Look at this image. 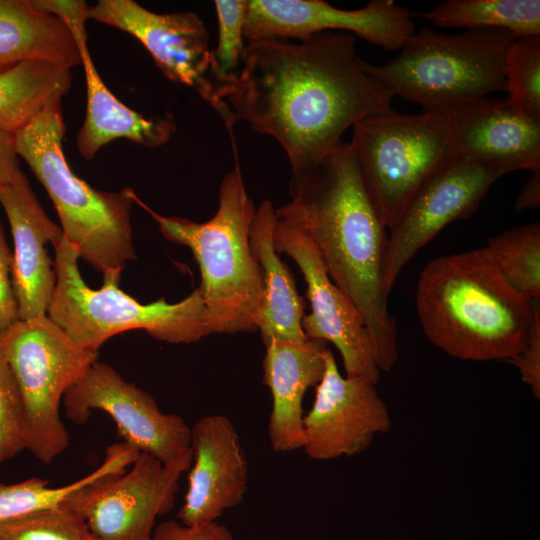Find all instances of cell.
I'll list each match as a JSON object with an SVG mask.
<instances>
[{
    "instance_id": "cell-6",
    "label": "cell",
    "mask_w": 540,
    "mask_h": 540,
    "mask_svg": "<svg viewBox=\"0 0 540 540\" xmlns=\"http://www.w3.org/2000/svg\"><path fill=\"white\" fill-rule=\"evenodd\" d=\"M515 38L502 29L446 34L424 28L388 63L363 60V66L392 97L416 103L424 112L451 114L467 102L506 90L505 57Z\"/></svg>"
},
{
    "instance_id": "cell-19",
    "label": "cell",
    "mask_w": 540,
    "mask_h": 540,
    "mask_svg": "<svg viewBox=\"0 0 540 540\" xmlns=\"http://www.w3.org/2000/svg\"><path fill=\"white\" fill-rule=\"evenodd\" d=\"M0 204L13 236L11 277L19 318L46 316L56 284L47 245L57 244L63 237L62 230L46 214L21 170L0 188Z\"/></svg>"
},
{
    "instance_id": "cell-4",
    "label": "cell",
    "mask_w": 540,
    "mask_h": 540,
    "mask_svg": "<svg viewBox=\"0 0 540 540\" xmlns=\"http://www.w3.org/2000/svg\"><path fill=\"white\" fill-rule=\"evenodd\" d=\"M132 198L155 220L164 238L191 250L200 269L199 288L209 333L258 331L263 277L249 239L256 208L240 167L236 165L222 179L218 209L203 223L162 216L134 191Z\"/></svg>"
},
{
    "instance_id": "cell-28",
    "label": "cell",
    "mask_w": 540,
    "mask_h": 540,
    "mask_svg": "<svg viewBox=\"0 0 540 540\" xmlns=\"http://www.w3.org/2000/svg\"><path fill=\"white\" fill-rule=\"evenodd\" d=\"M504 77L512 108L540 123V35L515 38L506 53Z\"/></svg>"
},
{
    "instance_id": "cell-31",
    "label": "cell",
    "mask_w": 540,
    "mask_h": 540,
    "mask_svg": "<svg viewBox=\"0 0 540 540\" xmlns=\"http://www.w3.org/2000/svg\"><path fill=\"white\" fill-rule=\"evenodd\" d=\"M26 449L22 397L0 342V463Z\"/></svg>"
},
{
    "instance_id": "cell-7",
    "label": "cell",
    "mask_w": 540,
    "mask_h": 540,
    "mask_svg": "<svg viewBox=\"0 0 540 540\" xmlns=\"http://www.w3.org/2000/svg\"><path fill=\"white\" fill-rule=\"evenodd\" d=\"M53 247L56 284L47 315L76 344L98 352L108 339L130 330L177 344L210 334L199 287L177 303L161 298L142 304L120 289L121 273L103 275L101 288L91 289L80 274L78 251L64 236Z\"/></svg>"
},
{
    "instance_id": "cell-13",
    "label": "cell",
    "mask_w": 540,
    "mask_h": 540,
    "mask_svg": "<svg viewBox=\"0 0 540 540\" xmlns=\"http://www.w3.org/2000/svg\"><path fill=\"white\" fill-rule=\"evenodd\" d=\"M180 473L140 453L129 471L102 475L78 489L65 509L101 540H152L156 518L176 501Z\"/></svg>"
},
{
    "instance_id": "cell-15",
    "label": "cell",
    "mask_w": 540,
    "mask_h": 540,
    "mask_svg": "<svg viewBox=\"0 0 540 540\" xmlns=\"http://www.w3.org/2000/svg\"><path fill=\"white\" fill-rule=\"evenodd\" d=\"M415 31L412 14L394 0H371L354 10L323 0H248L244 37L247 42L305 40L321 32H346L394 51Z\"/></svg>"
},
{
    "instance_id": "cell-1",
    "label": "cell",
    "mask_w": 540,
    "mask_h": 540,
    "mask_svg": "<svg viewBox=\"0 0 540 540\" xmlns=\"http://www.w3.org/2000/svg\"><path fill=\"white\" fill-rule=\"evenodd\" d=\"M392 96L364 69L355 36L321 32L247 42L225 101L236 121L274 138L292 174L318 165L356 122L391 107Z\"/></svg>"
},
{
    "instance_id": "cell-8",
    "label": "cell",
    "mask_w": 540,
    "mask_h": 540,
    "mask_svg": "<svg viewBox=\"0 0 540 540\" xmlns=\"http://www.w3.org/2000/svg\"><path fill=\"white\" fill-rule=\"evenodd\" d=\"M352 127L363 181L388 229L427 179L460 158L450 114L390 109Z\"/></svg>"
},
{
    "instance_id": "cell-22",
    "label": "cell",
    "mask_w": 540,
    "mask_h": 540,
    "mask_svg": "<svg viewBox=\"0 0 540 540\" xmlns=\"http://www.w3.org/2000/svg\"><path fill=\"white\" fill-rule=\"evenodd\" d=\"M276 221L272 202L262 201L256 208L249 236L252 253L263 277L258 331L265 346L274 341L303 342L307 339L301 325L305 303L274 245Z\"/></svg>"
},
{
    "instance_id": "cell-21",
    "label": "cell",
    "mask_w": 540,
    "mask_h": 540,
    "mask_svg": "<svg viewBox=\"0 0 540 540\" xmlns=\"http://www.w3.org/2000/svg\"><path fill=\"white\" fill-rule=\"evenodd\" d=\"M265 347L263 383L272 396L269 442L275 452L295 451L304 444L303 399L324 375L327 343L307 338L303 342L274 341Z\"/></svg>"
},
{
    "instance_id": "cell-18",
    "label": "cell",
    "mask_w": 540,
    "mask_h": 540,
    "mask_svg": "<svg viewBox=\"0 0 540 540\" xmlns=\"http://www.w3.org/2000/svg\"><path fill=\"white\" fill-rule=\"evenodd\" d=\"M192 464L177 518L184 525L217 521L244 500L248 463L239 435L222 414L205 415L191 427Z\"/></svg>"
},
{
    "instance_id": "cell-11",
    "label": "cell",
    "mask_w": 540,
    "mask_h": 540,
    "mask_svg": "<svg viewBox=\"0 0 540 540\" xmlns=\"http://www.w3.org/2000/svg\"><path fill=\"white\" fill-rule=\"evenodd\" d=\"M87 17L139 40L168 79L193 89L218 113L233 139L237 121L215 84L209 34L197 14H160L134 0H99L89 5Z\"/></svg>"
},
{
    "instance_id": "cell-12",
    "label": "cell",
    "mask_w": 540,
    "mask_h": 540,
    "mask_svg": "<svg viewBox=\"0 0 540 540\" xmlns=\"http://www.w3.org/2000/svg\"><path fill=\"white\" fill-rule=\"evenodd\" d=\"M515 170L519 168L511 163L458 158L427 179L389 228L384 267L387 293L420 249L451 222L473 214L490 187Z\"/></svg>"
},
{
    "instance_id": "cell-23",
    "label": "cell",
    "mask_w": 540,
    "mask_h": 540,
    "mask_svg": "<svg viewBox=\"0 0 540 540\" xmlns=\"http://www.w3.org/2000/svg\"><path fill=\"white\" fill-rule=\"evenodd\" d=\"M34 60L71 69L81 64L76 42L61 19L35 0H0V72Z\"/></svg>"
},
{
    "instance_id": "cell-24",
    "label": "cell",
    "mask_w": 540,
    "mask_h": 540,
    "mask_svg": "<svg viewBox=\"0 0 540 540\" xmlns=\"http://www.w3.org/2000/svg\"><path fill=\"white\" fill-rule=\"evenodd\" d=\"M71 79V68L37 60L0 72V129L15 134L46 107L61 101Z\"/></svg>"
},
{
    "instance_id": "cell-2",
    "label": "cell",
    "mask_w": 540,
    "mask_h": 540,
    "mask_svg": "<svg viewBox=\"0 0 540 540\" xmlns=\"http://www.w3.org/2000/svg\"><path fill=\"white\" fill-rule=\"evenodd\" d=\"M291 199L276 217L313 242L332 282L362 315L380 371L398 359L397 327L388 310L384 267L388 232L363 181L351 142H339L314 168L291 174Z\"/></svg>"
},
{
    "instance_id": "cell-25",
    "label": "cell",
    "mask_w": 540,
    "mask_h": 540,
    "mask_svg": "<svg viewBox=\"0 0 540 540\" xmlns=\"http://www.w3.org/2000/svg\"><path fill=\"white\" fill-rule=\"evenodd\" d=\"M418 16L441 28L502 29L540 35L539 0H446Z\"/></svg>"
},
{
    "instance_id": "cell-37",
    "label": "cell",
    "mask_w": 540,
    "mask_h": 540,
    "mask_svg": "<svg viewBox=\"0 0 540 540\" xmlns=\"http://www.w3.org/2000/svg\"><path fill=\"white\" fill-rule=\"evenodd\" d=\"M87 540H101V539H99V538L93 536L92 534H90V535L88 536Z\"/></svg>"
},
{
    "instance_id": "cell-5",
    "label": "cell",
    "mask_w": 540,
    "mask_h": 540,
    "mask_svg": "<svg viewBox=\"0 0 540 540\" xmlns=\"http://www.w3.org/2000/svg\"><path fill=\"white\" fill-rule=\"evenodd\" d=\"M64 133L61 101H57L14 134L17 155L45 188L63 236L79 258L102 276L121 273L136 259L130 217L133 190L99 191L75 175L63 152Z\"/></svg>"
},
{
    "instance_id": "cell-29",
    "label": "cell",
    "mask_w": 540,
    "mask_h": 540,
    "mask_svg": "<svg viewBox=\"0 0 540 540\" xmlns=\"http://www.w3.org/2000/svg\"><path fill=\"white\" fill-rule=\"evenodd\" d=\"M218 41L213 50L214 81L225 100L240 69L247 43L244 26L248 0H216Z\"/></svg>"
},
{
    "instance_id": "cell-27",
    "label": "cell",
    "mask_w": 540,
    "mask_h": 540,
    "mask_svg": "<svg viewBox=\"0 0 540 540\" xmlns=\"http://www.w3.org/2000/svg\"><path fill=\"white\" fill-rule=\"evenodd\" d=\"M485 249L506 280L534 302L540 299V224L507 229L487 240Z\"/></svg>"
},
{
    "instance_id": "cell-35",
    "label": "cell",
    "mask_w": 540,
    "mask_h": 540,
    "mask_svg": "<svg viewBox=\"0 0 540 540\" xmlns=\"http://www.w3.org/2000/svg\"><path fill=\"white\" fill-rule=\"evenodd\" d=\"M13 133L0 129V188L9 184L21 170Z\"/></svg>"
},
{
    "instance_id": "cell-16",
    "label": "cell",
    "mask_w": 540,
    "mask_h": 540,
    "mask_svg": "<svg viewBox=\"0 0 540 540\" xmlns=\"http://www.w3.org/2000/svg\"><path fill=\"white\" fill-rule=\"evenodd\" d=\"M325 361L314 403L303 418L302 449L314 460L359 454L377 434L391 427L389 411L376 384L361 377L342 376L328 348Z\"/></svg>"
},
{
    "instance_id": "cell-26",
    "label": "cell",
    "mask_w": 540,
    "mask_h": 540,
    "mask_svg": "<svg viewBox=\"0 0 540 540\" xmlns=\"http://www.w3.org/2000/svg\"><path fill=\"white\" fill-rule=\"evenodd\" d=\"M139 454L124 442L114 443L107 447L101 466L62 487H50L48 480L38 477L15 484L0 483V523L46 509H65L66 502L78 489L102 475L126 471Z\"/></svg>"
},
{
    "instance_id": "cell-14",
    "label": "cell",
    "mask_w": 540,
    "mask_h": 540,
    "mask_svg": "<svg viewBox=\"0 0 540 540\" xmlns=\"http://www.w3.org/2000/svg\"><path fill=\"white\" fill-rule=\"evenodd\" d=\"M273 239L277 252L298 265L307 284L311 312L302 318L305 336L332 343L341 354L346 376L377 384L381 371L365 321L330 279L309 236L297 225L277 218Z\"/></svg>"
},
{
    "instance_id": "cell-33",
    "label": "cell",
    "mask_w": 540,
    "mask_h": 540,
    "mask_svg": "<svg viewBox=\"0 0 540 540\" xmlns=\"http://www.w3.org/2000/svg\"><path fill=\"white\" fill-rule=\"evenodd\" d=\"M13 252L0 222V336L20 320L12 285Z\"/></svg>"
},
{
    "instance_id": "cell-17",
    "label": "cell",
    "mask_w": 540,
    "mask_h": 540,
    "mask_svg": "<svg viewBox=\"0 0 540 540\" xmlns=\"http://www.w3.org/2000/svg\"><path fill=\"white\" fill-rule=\"evenodd\" d=\"M39 6L57 16L70 30L84 68L87 108L76 145L87 160L106 144L126 138L148 148L166 144L176 125L171 116L146 118L122 103L106 86L87 45L86 21L89 5L82 0H39Z\"/></svg>"
},
{
    "instance_id": "cell-10",
    "label": "cell",
    "mask_w": 540,
    "mask_h": 540,
    "mask_svg": "<svg viewBox=\"0 0 540 540\" xmlns=\"http://www.w3.org/2000/svg\"><path fill=\"white\" fill-rule=\"evenodd\" d=\"M66 416L84 424L92 410L106 412L122 442L182 474L192 464L191 427L179 415L164 413L145 390L126 381L107 363L93 362L63 397Z\"/></svg>"
},
{
    "instance_id": "cell-32",
    "label": "cell",
    "mask_w": 540,
    "mask_h": 540,
    "mask_svg": "<svg viewBox=\"0 0 540 540\" xmlns=\"http://www.w3.org/2000/svg\"><path fill=\"white\" fill-rule=\"evenodd\" d=\"M152 540H234L232 531L217 521L199 525H184L166 520L155 526Z\"/></svg>"
},
{
    "instance_id": "cell-36",
    "label": "cell",
    "mask_w": 540,
    "mask_h": 540,
    "mask_svg": "<svg viewBox=\"0 0 540 540\" xmlns=\"http://www.w3.org/2000/svg\"><path fill=\"white\" fill-rule=\"evenodd\" d=\"M540 205V168L532 171V175L521 189L514 203L516 211L538 208Z\"/></svg>"
},
{
    "instance_id": "cell-34",
    "label": "cell",
    "mask_w": 540,
    "mask_h": 540,
    "mask_svg": "<svg viewBox=\"0 0 540 540\" xmlns=\"http://www.w3.org/2000/svg\"><path fill=\"white\" fill-rule=\"evenodd\" d=\"M537 303V302H536ZM535 303L534 321L528 341L523 350L510 359L524 383L531 387L534 396L540 398V310Z\"/></svg>"
},
{
    "instance_id": "cell-9",
    "label": "cell",
    "mask_w": 540,
    "mask_h": 540,
    "mask_svg": "<svg viewBox=\"0 0 540 540\" xmlns=\"http://www.w3.org/2000/svg\"><path fill=\"white\" fill-rule=\"evenodd\" d=\"M0 342L22 397L26 449L49 464L70 443L60 403L98 352L76 344L48 315L19 320Z\"/></svg>"
},
{
    "instance_id": "cell-20",
    "label": "cell",
    "mask_w": 540,
    "mask_h": 540,
    "mask_svg": "<svg viewBox=\"0 0 540 540\" xmlns=\"http://www.w3.org/2000/svg\"><path fill=\"white\" fill-rule=\"evenodd\" d=\"M450 118L460 158L540 168V123L519 115L507 99L481 97L456 108Z\"/></svg>"
},
{
    "instance_id": "cell-3",
    "label": "cell",
    "mask_w": 540,
    "mask_h": 540,
    "mask_svg": "<svg viewBox=\"0 0 540 540\" xmlns=\"http://www.w3.org/2000/svg\"><path fill=\"white\" fill-rule=\"evenodd\" d=\"M415 301L427 339L454 358L472 361L518 355L536 303L506 280L485 247L430 261L419 276Z\"/></svg>"
},
{
    "instance_id": "cell-30",
    "label": "cell",
    "mask_w": 540,
    "mask_h": 540,
    "mask_svg": "<svg viewBox=\"0 0 540 540\" xmlns=\"http://www.w3.org/2000/svg\"><path fill=\"white\" fill-rule=\"evenodd\" d=\"M90 532L77 513L53 508L0 523V540H87Z\"/></svg>"
}]
</instances>
